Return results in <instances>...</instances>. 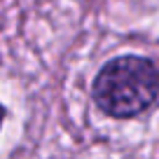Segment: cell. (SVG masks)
<instances>
[{
	"mask_svg": "<svg viewBox=\"0 0 159 159\" xmlns=\"http://www.w3.org/2000/svg\"><path fill=\"white\" fill-rule=\"evenodd\" d=\"M91 96L101 112L129 119L145 112L159 96V68L145 56H119L98 70Z\"/></svg>",
	"mask_w": 159,
	"mask_h": 159,
	"instance_id": "6da1fadb",
	"label": "cell"
}]
</instances>
